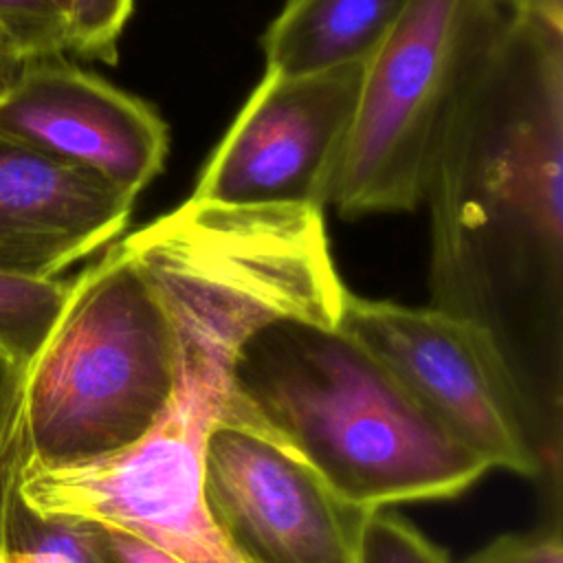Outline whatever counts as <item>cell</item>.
<instances>
[{
  "label": "cell",
  "mask_w": 563,
  "mask_h": 563,
  "mask_svg": "<svg viewBox=\"0 0 563 563\" xmlns=\"http://www.w3.org/2000/svg\"><path fill=\"white\" fill-rule=\"evenodd\" d=\"M156 284L176 343L174 387L125 451L62 468L20 466L24 501L44 515L121 528L187 563H244L209 517L205 446L222 422L242 341L282 314L339 321L345 286L323 209L187 198L123 235Z\"/></svg>",
  "instance_id": "6da1fadb"
},
{
  "label": "cell",
  "mask_w": 563,
  "mask_h": 563,
  "mask_svg": "<svg viewBox=\"0 0 563 563\" xmlns=\"http://www.w3.org/2000/svg\"><path fill=\"white\" fill-rule=\"evenodd\" d=\"M424 202L431 306L490 334L559 462L563 31L508 13L444 130Z\"/></svg>",
  "instance_id": "7a4b0ae2"
},
{
  "label": "cell",
  "mask_w": 563,
  "mask_h": 563,
  "mask_svg": "<svg viewBox=\"0 0 563 563\" xmlns=\"http://www.w3.org/2000/svg\"><path fill=\"white\" fill-rule=\"evenodd\" d=\"M222 422L284 446L365 510L451 499L490 468L334 319L257 325L233 358Z\"/></svg>",
  "instance_id": "3957f363"
},
{
  "label": "cell",
  "mask_w": 563,
  "mask_h": 563,
  "mask_svg": "<svg viewBox=\"0 0 563 563\" xmlns=\"http://www.w3.org/2000/svg\"><path fill=\"white\" fill-rule=\"evenodd\" d=\"M176 369L165 301L123 238L70 277L66 303L22 372L13 433L24 464L117 455L165 409Z\"/></svg>",
  "instance_id": "277c9868"
},
{
  "label": "cell",
  "mask_w": 563,
  "mask_h": 563,
  "mask_svg": "<svg viewBox=\"0 0 563 563\" xmlns=\"http://www.w3.org/2000/svg\"><path fill=\"white\" fill-rule=\"evenodd\" d=\"M499 0H409L363 62L325 207L343 220L416 211L444 130L495 48Z\"/></svg>",
  "instance_id": "5b68a950"
},
{
  "label": "cell",
  "mask_w": 563,
  "mask_h": 563,
  "mask_svg": "<svg viewBox=\"0 0 563 563\" xmlns=\"http://www.w3.org/2000/svg\"><path fill=\"white\" fill-rule=\"evenodd\" d=\"M339 323L490 468L537 477L543 466H559L506 358L477 323L350 290Z\"/></svg>",
  "instance_id": "8992f818"
},
{
  "label": "cell",
  "mask_w": 563,
  "mask_h": 563,
  "mask_svg": "<svg viewBox=\"0 0 563 563\" xmlns=\"http://www.w3.org/2000/svg\"><path fill=\"white\" fill-rule=\"evenodd\" d=\"M361 77L363 62L299 75L266 68L202 165L189 198L325 209Z\"/></svg>",
  "instance_id": "52a82bcc"
},
{
  "label": "cell",
  "mask_w": 563,
  "mask_h": 563,
  "mask_svg": "<svg viewBox=\"0 0 563 563\" xmlns=\"http://www.w3.org/2000/svg\"><path fill=\"white\" fill-rule=\"evenodd\" d=\"M205 504L244 563H356L372 510L339 497L257 431L218 422L205 446Z\"/></svg>",
  "instance_id": "ba28073f"
},
{
  "label": "cell",
  "mask_w": 563,
  "mask_h": 563,
  "mask_svg": "<svg viewBox=\"0 0 563 563\" xmlns=\"http://www.w3.org/2000/svg\"><path fill=\"white\" fill-rule=\"evenodd\" d=\"M0 136L90 169L134 198L163 172L169 150L152 103L64 53L22 64L0 97Z\"/></svg>",
  "instance_id": "9c48e42d"
},
{
  "label": "cell",
  "mask_w": 563,
  "mask_h": 563,
  "mask_svg": "<svg viewBox=\"0 0 563 563\" xmlns=\"http://www.w3.org/2000/svg\"><path fill=\"white\" fill-rule=\"evenodd\" d=\"M134 207L99 174L0 136V271L59 277L123 235Z\"/></svg>",
  "instance_id": "30bf717a"
},
{
  "label": "cell",
  "mask_w": 563,
  "mask_h": 563,
  "mask_svg": "<svg viewBox=\"0 0 563 563\" xmlns=\"http://www.w3.org/2000/svg\"><path fill=\"white\" fill-rule=\"evenodd\" d=\"M409 0H286L262 35L266 68L299 75L365 62Z\"/></svg>",
  "instance_id": "8fae6325"
},
{
  "label": "cell",
  "mask_w": 563,
  "mask_h": 563,
  "mask_svg": "<svg viewBox=\"0 0 563 563\" xmlns=\"http://www.w3.org/2000/svg\"><path fill=\"white\" fill-rule=\"evenodd\" d=\"M68 292L70 279L0 271V356L24 372L51 334Z\"/></svg>",
  "instance_id": "7c38bea8"
},
{
  "label": "cell",
  "mask_w": 563,
  "mask_h": 563,
  "mask_svg": "<svg viewBox=\"0 0 563 563\" xmlns=\"http://www.w3.org/2000/svg\"><path fill=\"white\" fill-rule=\"evenodd\" d=\"M356 563H451V559L407 517L380 508L363 523Z\"/></svg>",
  "instance_id": "4fadbf2b"
},
{
  "label": "cell",
  "mask_w": 563,
  "mask_h": 563,
  "mask_svg": "<svg viewBox=\"0 0 563 563\" xmlns=\"http://www.w3.org/2000/svg\"><path fill=\"white\" fill-rule=\"evenodd\" d=\"M0 31L24 62L68 53V15L55 0H0Z\"/></svg>",
  "instance_id": "5bb4252c"
},
{
  "label": "cell",
  "mask_w": 563,
  "mask_h": 563,
  "mask_svg": "<svg viewBox=\"0 0 563 563\" xmlns=\"http://www.w3.org/2000/svg\"><path fill=\"white\" fill-rule=\"evenodd\" d=\"M132 7L134 0H70L66 51L81 59L117 64Z\"/></svg>",
  "instance_id": "9a60e30c"
},
{
  "label": "cell",
  "mask_w": 563,
  "mask_h": 563,
  "mask_svg": "<svg viewBox=\"0 0 563 563\" xmlns=\"http://www.w3.org/2000/svg\"><path fill=\"white\" fill-rule=\"evenodd\" d=\"M462 563H563L559 526L528 534H501Z\"/></svg>",
  "instance_id": "2e32d148"
},
{
  "label": "cell",
  "mask_w": 563,
  "mask_h": 563,
  "mask_svg": "<svg viewBox=\"0 0 563 563\" xmlns=\"http://www.w3.org/2000/svg\"><path fill=\"white\" fill-rule=\"evenodd\" d=\"M97 539L106 563H187L141 534L97 523Z\"/></svg>",
  "instance_id": "e0dca14e"
},
{
  "label": "cell",
  "mask_w": 563,
  "mask_h": 563,
  "mask_svg": "<svg viewBox=\"0 0 563 563\" xmlns=\"http://www.w3.org/2000/svg\"><path fill=\"white\" fill-rule=\"evenodd\" d=\"M22 387V369L0 356V453L9 438Z\"/></svg>",
  "instance_id": "ac0fdd59"
},
{
  "label": "cell",
  "mask_w": 563,
  "mask_h": 563,
  "mask_svg": "<svg viewBox=\"0 0 563 563\" xmlns=\"http://www.w3.org/2000/svg\"><path fill=\"white\" fill-rule=\"evenodd\" d=\"M506 11L548 29L563 31V0H508Z\"/></svg>",
  "instance_id": "d6986e66"
},
{
  "label": "cell",
  "mask_w": 563,
  "mask_h": 563,
  "mask_svg": "<svg viewBox=\"0 0 563 563\" xmlns=\"http://www.w3.org/2000/svg\"><path fill=\"white\" fill-rule=\"evenodd\" d=\"M22 64H24V57L18 53L11 40L0 31V97L9 90V86L18 77Z\"/></svg>",
  "instance_id": "ffe728a7"
},
{
  "label": "cell",
  "mask_w": 563,
  "mask_h": 563,
  "mask_svg": "<svg viewBox=\"0 0 563 563\" xmlns=\"http://www.w3.org/2000/svg\"><path fill=\"white\" fill-rule=\"evenodd\" d=\"M55 2H59V4L66 9V15H68V2H70V0H55Z\"/></svg>",
  "instance_id": "44dd1931"
},
{
  "label": "cell",
  "mask_w": 563,
  "mask_h": 563,
  "mask_svg": "<svg viewBox=\"0 0 563 563\" xmlns=\"http://www.w3.org/2000/svg\"><path fill=\"white\" fill-rule=\"evenodd\" d=\"M0 563H7V561H4V554H2V548H0Z\"/></svg>",
  "instance_id": "7402d4cb"
},
{
  "label": "cell",
  "mask_w": 563,
  "mask_h": 563,
  "mask_svg": "<svg viewBox=\"0 0 563 563\" xmlns=\"http://www.w3.org/2000/svg\"><path fill=\"white\" fill-rule=\"evenodd\" d=\"M506 2H508V0H499V4H501L504 9H506Z\"/></svg>",
  "instance_id": "603a6c76"
}]
</instances>
